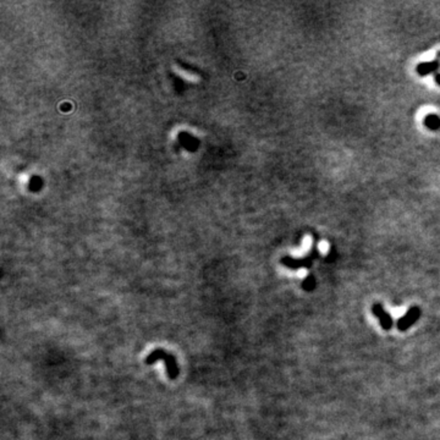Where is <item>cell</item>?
<instances>
[{
    "label": "cell",
    "mask_w": 440,
    "mask_h": 440,
    "mask_svg": "<svg viewBox=\"0 0 440 440\" xmlns=\"http://www.w3.org/2000/svg\"><path fill=\"white\" fill-rule=\"evenodd\" d=\"M159 360L164 361V365H165V368H167L168 377H169L171 380H174V379H176L177 377H179L180 369H179V365H177V362H176V359L171 353L167 352V351L163 350V348H158V350L152 351V352L146 357L145 362L147 363V365H154V363Z\"/></svg>",
    "instance_id": "obj_1"
},
{
    "label": "cell",
    "mask_w": 440,
    "mask_h": 440,
    "mask_svg": "<svg viewBox=\"0 0 440 440\" xmlns=\"http://www.w3.org/2000/svg\"><path fill=\"white\" fill-rule=\"evenodd\" d=\"M420 316H421L420 308H417V307L409 308V310L406 312L405 316H403L402 318H400V319L397 320V328H399V330H402V332L403 330L408 329L409 326H411L412 324H414L416 320L420 318Z\"/></svg>",
    "instance_id": "obj_2"
},
{
    "label": "cell",
    "mask_w": 440,
    "mask_h": 440,
    "mask_svg": "<svg viewBox=\"0 0 440 440\" xmlns=\"http://www.w3.org/2000/svg\"><path fill=\"white\" fill-rule=\"evenodd\" d=\"M372 311L373 313H374V316L379 319V322H380L381 328L385 330L391 329V326H393V318H391L390 314L384 310L383 306L379 304L373 305Z\"/></svg>",
    "instance_id": "obj_3"
},
{
    "label": "cell",
    "mask_w": 440,
    "mask_h": 440,
    "mask_svg": "<svg viewBox=\"0 0 440 440\" xmlns=\"http://www.w3.org/2000/svg\"><path fill=\"white\" fill-rule=\"evenodd\" d=\"M175 72L179 73V75L181 76V77H183L185 79H187V81L196 82V81H197V79H198L197 76L194 75V73H191V72L186 71V70H182L181 67H175Z\"/></svg>",
    "instance_id": "obj_4"
},
{
    "label": "cell",
    "mask_w": 440,
    "mask_h": 440,
    "mask_svg": "<svg viewBox=\"0 0 440 440\" xmlns=\"http://www.w3.org/2000/svg\"><path fill=\"white\" fill-rule=\"evenodd\" d=\"M304 287L306 290H308V291H310V290H312L314 287V280L312 279V278H308V279L304 283Z\"/></svg>",
    "instance_id": "obj_5"
}]
</instances>
